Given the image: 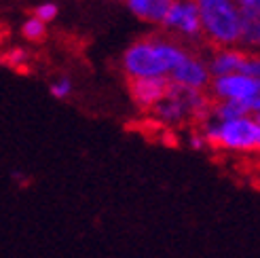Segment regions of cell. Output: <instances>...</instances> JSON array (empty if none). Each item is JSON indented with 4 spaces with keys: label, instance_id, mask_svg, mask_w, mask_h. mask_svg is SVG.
Masks as SVG:
<instances>
[{
    "label": "cell",
    "instance_id": "cell-14",
    "mask_svg": "<svg viewBox=\"0 0 260 258\" xmlns=\"http://www.w3.org/2000/svg\"><path fill=\"white\" fill-rule=\"evenodd\" d=\"M188 146L192 148V150H205V148H210L207 146V140H205V136H203V132L199 127H194L192 132H190V136H188Z\"/></svg>",
    "mask_w": 260,
    "mask_h": 258
},
{
    "label": "cell",
    "instance_id": "cell-16",
    "mask_svg": "<svg viewBox=\"0 0 260 258\" xmlns=\"http://www.w3.org/2000/svg\"><path fill=\"white\" fill-rule=\"evenodd\" d=\"M258 117H260V114H258Z\"/></svg>",
    "mask_w": 260,
    "mask_h": 258
},
{
    "label": "cell",
    "instance_id": "cell-4",
    "mask_svg": "<svg viewBox=\"0 0 260 258\" xmlns=\"http://www.w3.org/2000/svg\"><path fill=\"white\" fill-rule=\"evenodd\" d=\"M201 17V38L212 49L243 43L241 11L233 0H194Z\"/></svg>",
    "mask_w": 260,
    "mask_h": 258
},
{
    "label": "cell",
    "instance_id": "cell-12",
    "mask_svg": "<svg viewBox=\"0 0 260 258\" xmlns=\"http://www.w3.org/2000/svg\"><path fill=\"white\" fill-rule=\"evenodd\" d=\"M49 91L55 100H68L72 95V81L68 79V76H59V79H55L53 83H51Z\"/></svg>",
    "mask_w": 260,
    "mask_h": 258
},
{
    "label": "cell",
    "instance_id": "cell-15",
    "mask_svg": "<svg viewBox=\"0 0 260 258\" xmlns=\"http://www.w3.org/2000/svg\"><path fill=\"white\" fill-rule=\"evenodd\" d=\"M32 15L38 17L41 21H51V19H55V15H57V7L55 5H41V7L32 9Z\"/></svg>",
    "mask_w": 260,
    "mask_h": 258
},
{
    "label": "cell",
    "instance_id": "cell-1",
    "mask_svg": "<svg viewBox=\"0 0 260 258\" xmlns=\"http://www.w3.org/2000/svg\"><path fill=\"white\" fill-rule=\"evenodd\" d=\"M190 51V45L178 41L165 30L159 34H148L123 53V72L127 79L167 76Z\"/></svg>",
    "mask_w": 260,
    "mask_h": 258
},
{
    "label": "cell",
    "instance_id": "cell-11",
    "mask_svg": "<svg viewBox=\"0 0 260 258\" xmlns=\"http://www.w3.org/2000/svg\"><path fill=\"white\" fill-rule=\"evenodd\" d=\"M239 72L254 76V79H260V53H256V51H245V57H243Z\"/></svg>",
    "mask_w": 260,
    "mask_h": 258
},
{
    "label": "cell",
    "instance_id": "cell-2",
    "mask_svg": "<svg viewBox=\"0 0 260 258\" xmlns=\"http://www.w3.org/2000/svg\"><path fill=\"white\" fill-rule=\"evenodd\" d=\"M214 98L207 89H188L180 85H170L167 95L150 110L152 119L163 127L201 125L210 119Z\"/></svg>",
    "mask_w": 260,
    "mask_h": 258
},
{
    "label": "cell",
    "instance_id": "cell-7",
    "mask_svg": "<svg viewBox=\"0 0 260 258\" xmlns=\"http://www.w3.org/2000/svg\"><path fill=\"white\" fill-rule=\"evenodd\" d=\"M167 79H170V83L180 85V87L207 89L212 83V72L207 68V61H203L199 57L197 51H190V53L167 74Z\"/></svg>",
    "mask_w": 260,
    "mask_h": 258
},
{
    "label": "cell",
    "instance_id": "cell-6",
    "mask_svg": "<svg viewBox=\"0 0 260 258\" xmlns=\"http://www.w3.org/2000/svg\"><path fill=\"white\" fill-rule=\"evenodd\" d=\"M170 85L172 83L167 76H136V79H127L129 95H132L134 104L144 112H150L167 95Z\"/></svg>",
    "mask_w": 260,
    "mask_h": 258
},
{
    "label": "cell",
    "instance_id": "cell-5",
    "mask_svg": "<svg viewBox=\"0 0 260 258\" xmlns=\"http://www.w3.org/2000/svg\"><path fill=\"white\" fill-rule=\"evenodd\" d=\"M163 30L182 43H197L201 38V17L194 0H172L161 21Z\"/></svg>",
    "mask_w": 260,
    "mask_h": 258
},
{
    "label": "cell",
    "instance_id": "cell-13",
    "mask_svg": "<svg viewBox=\"0 0 260 258\" xmlns=\"http://www.w3.org/2000/svg\"><path fill=\"white\" fill-rule=\"evenodd\" d=\"M0 59H3L7 66L21 70L25 63H28V53H25L23 49H9V51H5V55L0 57Z\"/></svg>",
    "mask_w": 260,
    "mask_h": 258
},
{
    "label": "cell",
    "instance_id": "cell-3",
    "mask_svg": "<svg viewBox=\"0 0 260 258\" xmlns=\"http://www.w3.org/2000/svg\"><path fill=\"white\" fill-rule=\"evenodd\" d=\"M207 146L235 154L260 152V117L241 114L235 119H207L199 125Z\"/></svg>",
    "mask_w": 260,
    "mask_h": 258
},
{
    "label": "cell",
    "instance_id": "cell-8",
    "mask_svg": "<svg viewBox=\"0 0 260 258\" xmlns=\"http://www.w3.org/2000/svg\"><path fill=\"white\" fill-rule=\"evenodd\" d=\"M243 57H245V49H239V45L237 47H220V49H214L210 61H207V68H210L212 76L235 74L241 68Z\"/></svg>",
    "mask_w": 260,
    "mask_h": 258
},
{
    "label": "cell",
    "instance_id": "cell-9",
    "mask_svg": "<svg viewBox=\"0 0 260 258\" xmlns=\"http://www.w3.org/2000/svg\"><path fill=\"white\" fill-rule=\"evenodd\" d=\"M172 0H129V7L140 19L150 23H161Z\"/></svg>",
    "mask_w": 260,
    "mask_h": 258
},
{
    "label": "cell",
    "instance_id": "cell-10",
    "mask_svg": "<svg viewBox=\"0 0 260 258\" xmlns=\"http://www.w3.org/2000/svg\"><path fill=\"white\" fill-rule=\"evenodd\" d=\"M21 34H23L25 41H30V43H41V41H45V36H47L45 21H41L38 17L28 19V21L21 25Z\"/></svg>",
    "mask_w": 260,
    "mask_h": 258
}]
</instances>
